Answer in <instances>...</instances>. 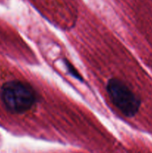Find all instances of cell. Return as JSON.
Segmentation results:
<instances>
[{
  "label": "cell",
  "mask_w": 152,
  "mask_h": 153,
  "mask_svg": "<svg viewBox=\"0 0 152 153\" xmlns=\"http://www.w3.org/2000/svg\"><path fill=\"white\" fill-rule=\"evenodd\" d=\"M0 98L6 110L12 114H22L35 107L37 94L29 83L14 79L3 84Z\"/></svg>",
  "instance_id": "cell-1"
},
{
  "label": "cell",
  "mask_w": 152,
  "mask_h": 153,
  "mask_svg": "<svg viewBox=\"0 0 152 153\" xmlns=\"http://www.w3.org/2000/svg\"><path fill=\"white\" fill-rule=\"evenodd\" d=\"M108 97L113 106L127 117H133L138 112L140 100L132 90L122 80L112 79L106 86Z\"/></svg>",
  "instance_id": "cell-2"
}]
</instances>
